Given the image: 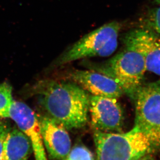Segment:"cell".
I'll list each match as a JSON object with an SVG mask.
<instances>
[{
  "instance_id": "cell-1",
  "label": "cell",
  "mask_w": 160,
  "mask_h": 160,
  "mask_svg": "<svg viewBox=\"0 0 160 160\" xmlns=\"http://www.w3.org/2000/svg\"><path fill=\"white\" fill-rule=\"evenodd\" d=\"M36 92L48 116L66 129L85 126L88 120L89 95L75 83L48 81L39 83Z\"/></svg>"
},
{
  "instance_id": "cell-2",
  "label": "cell",
  "mask_w": 160,
  "mask_h": 160,
  "mask_svg": "<svg viewBox=\"0 0 160 160\" xmlns=\"http://www.w3.org/2000/svg\"><path fill=\"white\" fill-rule=\"evenodd\" d=\"M96 160H137L154 150L148 138L136 126L127 132L94 130Z\"/></svg>"
},
{
  "instance_id": "cell-3",
  "label": "cell",
  "mask_w": 160,
  "mask_h": 160,
  "mask_svg": "<svg viewBox=\"0 0 160 160\" xmlns=\"http://www.w3.org/2000/svg\"><path fill=\"white\" fill-rule=\"evenodd\" d=\"M88 67L114 80L131 100L142 84L147 71L142 56L127 48L103 63H89Z\"/></svg>"
},
{
  "instance_id": "cell-4",
  "label": "cell",
  "mask_w": 160,
  "mask_h": 160,
  "mask_svg": "<svg viewBox=\"0 0 160 160\" xmlns=\"http://www.w3.org/2000/svg\"><path fill=\"white\" fill-rule=\"evenodd\" d=\"M121 25L117 22L107 23L86 34L62 54L57 66L92 57H108L116 51Z\"/></svg>"
},
{
  "instance_id": "cell-5",
  "label": "cell",
  "mask_w": 160,
  "mask_h": 160,
  "mask_svg": "<svg viewBox=\"0 0 160 160\" xmlns=\"http://www.w3.org/2000/svg\"><path fill=\"white\" fill-rule=\"evenodd\" d=\"M135 126L148 138L154 150L160 147V81L142 84L132 100Z\"/></svg>"
},
{
  "instance_id": "cell-6",
  "label": "cell",
  "mask_w": 160,
  "mask_h": 160,
  "mask_svg": "<svg viewBox=\"0 0 160 160\" xmlns=\"http://www.w3.org/2000/svg\"><path fill=\"white\" fill-rule=\"evenodd\" d=\"M88 112L94 130L103 132H123L124 111L118 99L89 95Z\"/></svg>"
},
{
  "instance_id": "cell-7",
  "label": "cell",
  "mask_w": 160,
  "mask_h": 160,
  "mask_svg": "<svg viewBox=\"0 0 160 160\" xmlns=\"http://www.w3.org/2000/svg\"><path fill=\"white\" fill-rule=\"evenodd\" d=\"M125 48L142 56L147 71L160 76V36L149 28L132 30L123 38Z\"/></svg>"
},
{
  "instance_id": "cell-8",
  "label": "cell",
  "mask_w": 160,
  "mask_h": 160,
  "mask_svg": "<svg viewBox=\"0 0 160 160\" xmlns=\"http://www.w3.org/2000/svg\"><path fill=\"white\" fill-rule=\"evenodd\" d=\"M9 118L13 120L31 142L36 160H48L42 137L38 115L26 103L14 100Z\"/></svg>"
},
{
  "instance_id": "cell-9",
  "label": "cell",
  "mask_w": 160,
  "mask_h": 160,
  "mask_svg": "<svg viewBox=\"0 0 160 160\" xmlns=\"http://www.w3.org/2000/svg\"><path fill=\"white\" fill-rule=\"evenodd\" d=\"M43 144L52 159L65 160L71 149L66 128L48 115H38Z\"/></svg>"
},
{
  "instance_id": "cell-10",
  "label": "cell",
  "mask_w": 160,
  "mask_h": 160,
  "mask_svg": "<svg viewBox=\"0 0 160 160\" xmlns=\"http://www.w3.org/2000/svg\"><path fill=\"white\" fill-rule=\"evenodd\" d=\"M70 78L92 95L118 99L124 94L119 84L106 74L94 70H76Z\"/></svg>"
},
{
  "instance_id": "cell-11",
  "label": "cell",
  "mask_w": 160,
  "mask_h": 160,
  "mask_svg": "<svg viewBox=\"0 0 160 160\" xmlns=\"http://www.w3.org/2000/svg\"><path fill=\"white\" fill-rule=\"evenodd\" d=\"M32 151L28 137L18 128H11L5 142L1 160H28Z\"/></svg>"
},
{
  "instance_id": "cell-12",
  "label": "cell",
  "mask_w": 160,
  "mask_h": 160,
  "mask_svg": "<svg viewBox=\"0 0 160 160\" xmlns=\"http://www.w3.org/2000/svg\"><path fill=\"white\" fill-rule=\"evenodd\" d=\"M12 88L7 82L0 84V120L9 118L12 102Z\"/></svg>"
},
{
  "instance_id": "cell-13",
  "label": "cell",
  "mask_w": 160,
  "mask_h": 160,
  "mask_svg": "<svg viewBox=\"0 0 160 160\" xmlns=\"http://www.w3.org/2000/svg\"><path fill=\"white\" fill-rule=\"evenodd\" d=\"M65 160H95L94 154L82 143H77L71 148Z\"/></svg>"
},
{
  "instance_id": "cell-14",
  "label": "cell",
  "mask_w": 160,
  "mask_h": 160,
  "mask_svg": "<svg viewBox=\"0 0 160 160\" xmlns=\"http://www.w3.org/2000/svg\"><path fill=\"white\" fill-rule=\"evenodd\" d=\"M146 27L160 36V6L150 9L144 19Z\"/></svg>"
},
{
  "instance_id": "cell-15",
  "label": "cell",
  "mask_w": 160,
  "mask_h": 160,
  "mask_svg": "<svg viewBox=\"0 0 160 160\" xmlns=\"http://www.w3.org/2000/svg\"><path fill=\"white\" fill-rule=\"evenodd\" d=\"M11 129L8 123L0 120V160H2L6 137Z\"/></svg>"
},
{
  "instance_id": "cell-16",
  "label": "cell",
  "mask_w": 160,
  "mask_h": 160,
  "mask_svg": "<svg viewBox=\"0 0 160 160\" xmlns=\"http://www.w3.org/2000/svg\"><path fill=\"white\" fill-rule=\"evenodd\" d=\"M137 160H157L156 158L151 155V153L145 154V156H142Z\"/></svg>"
},
{
  "instance_id": "cell-17",
  "label": "cell",
  "mask_w": 160,
  "mask_h": 160,
  "mask_svg": "<svg viewBox=\"0 0 160 160\" xmlns=\"http://www.w3.org/2000/svg\"><path fill=\"white\" fill-rule=\"evenodd\" d=\"M154 1L157 2L158 4H159L160 5V0H154Z\"/></svg>"
}]
</instances>
